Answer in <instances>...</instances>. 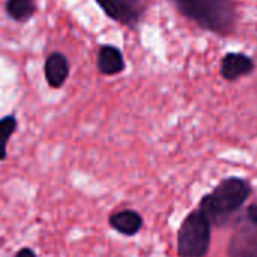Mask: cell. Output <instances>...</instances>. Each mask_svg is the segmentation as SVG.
<instances>
[{
    "label": "cell",
    "mask_w": 257,
    "mask_h": 257,
    "mask_svg": "<svg viewBox=\"0 0 257 257\" xmlns=\"http://www.w3.org/2000/svg\"><path fill=\"white\" fill-rule=\"evenodd\" d=\"M108 224L123 236H134L143 227V217L134 209H120L110 214Z\"/></svg>",
    "instance_id": "ba28073f"
},
{
    "label": "cell",
    "mask_w": 257,
    "mask_h": 257,
    "mask_svg": "<svg viewBox=\"0 0 257 257\" xmlns=\"http://www.w3.org/2000/svg\"><path fill=\"white\" fill-rule=\"evenodd\" d=\"M211 223L197 208L190 212L178 230V256L205 257L211 245Z\"/></svg>",
    "instance_id": "3957f363"
},
{
    "label": "cell",
    "mask_w": 257,
    "mask_h": 257,
    "mask_svg": "<svg viewBox=\"0 0 257 257\" xmlns=\"http://www.w3.org/2000/svg\"><path fill=\"white\" fill-rule=\"evenodd\" d=\"M15 257H36V254H35V251H33L32 248L24 247V248H21V250L17 251Z\"/></svg>",
    "instance_id": "7c38bea8"
},
{
    "label": "cell",
    "mask_w": 257,
    "mask_h": 257,
    "mask_svg": "<svg viewBox=\"0 0 257 257\" xmlns=\"http://www.w3.org/2000/svg\"><path fill=\"white\" fill-rule=\"evenodd\" d=\"M44 74H45V81L50 87L53 89L62 87L69 77V62L66 56L59 51L48 54L44 63Z\"/></svg>",
    "instance_id": "52a82bcc"
},
{
    "label": "cell",
    "mask_w": 257,
    "mask_h": 257,
    "mask_svg": "<svg viewBox=\"0 0 257 257\" xmlns=\"http://www.w3.org/2000/svg\"><path fill=\"white\" fill-rule=\"evenodd\" d=\"M18 122L14 114H6L0 119V161L6 160L8 155V142L12 134L17 131Z\"/></svg>",
    "instance_id": "8fae6325"
},
{
    "label": "cell",
    "mask_w": 257,
    "mask_h": 257,
    "mask_svg": "<svg viewBox=\"0 0 257 257\" xmlns=\"http://www.w3.org/2000/svg\"><path fill=\"white\" fill-rule=\"evenodd\" d=\"M175 9L199 29L220 38L238 32L239 8L236 0H169Z\"/></svg>",
    "instance_id": "6da1fadb"
},
{
    "label": "cell",
    "mask_w": 257,
    "mask_h": 257,
    "mask_svg": "<svg viewBox=\"0 0 257 257\" xmlns=\"http://www.w3.org/2000/svg\"><path fill=\"white\" fill-rule=\"evenodd\" d=\"M104 14L113 21L136 30L148 11V0H95Z\"/></svg>",
    "instance_id": "5b68a950"
},
{
    "label": "cell",
    "mask_w": 257,
    "mask_h": 257,
    "mask_svg": "<svg viewBox=\"0 0 257 257\" xmlns=\"http://www.w3.org/2000/svg\"><path fill=\"white\" fill-rule=\"evenodd\" d=\"M96 66L102 75H117L125 69L122 51L114 45H101L96 56Z\"/></svg>",
    "instance_id": "9c48e42d"
},
{
    "label": "cell",
    "mask_w": 257,
    "mask_h": 257,
    "mask_svg": "<svg viewBox=\"0 0 257 257\" xmlns=\"http://www.w3.org/2000/svg\"><path fill=\"white\" fill-rule=\"evenodd\" d=\"M248 181L232 176L223 179L211 193L205 194L199 203V209L209 220L211 226H226L244 208L251 196Z\"/></svg>",
    "instance_id": "7a4b0ae2"
},
{
    "label": "cell",
    "mask_w": 257,
    "mask_h": 257,
    "mask_svg": "<svg viewBox=\"0 0 257 257\" xmlns=\"http://www.w3.org/2000/svg\"><path fill=\"white\" fill-rule=\"evenodd\" d=\"M5 11L9 18L18 23H24L30 20L36 12L35 0H6Z\"/></svg>",
    "instance_id": "30bf717a"
},
{
    "label": "cell",
    "mask_w": 257,
    "mask_h": 257,
    "mask_svg": "<svg viewBox=\"0 0 257 257\" xmlns=\"http://www.w3.org/2000/svg\"><path fill=\"white\" fill-rule=\"evenodd\" d=\"M229 257H257V202L236 218L227 247Z\"/></svg>",
    "instance_id": "277c9868"
},
{
    "label": "cell",
    "mask_w": 257,
    "mask_h": 257,
    "mask_svg": "<svg viewBox=\"0 0 257 257\" xmlns=\"http://www.w3.org/2000/svg\"><path fill=\"white\" fill-rule=\"evenodd\" d=\"M256 62L251 56L241 51H230L221 57L220 74L226 81H238L254 72Z\"/></svg>",
    "instance_id": "8992f818"
}]
</instances>
